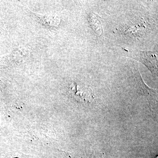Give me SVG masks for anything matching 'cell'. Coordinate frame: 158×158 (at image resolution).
<instances>
[{"label":"cell","mask_w":158,"mask_h":158,"mask_svg":"<svg viewBox=\"0 0 158 158\" xmlns=\"http://www.w3.org/2000/svg\"><path fill=\"white\" fill-rule=\"evenodd\" d=\"M100 18L98 15L93 13L90 15L89 21L91 27L98 36H101L103 33Z\"/></svg>","instance_id":"cell-4"},{"label":"cell","mask_w":158,"mask_h":158,"mask_svg":"<svg viewBox=\"0 0 158 158\" xmlns=\"http://www.w3.org/2000/svg\"><path fill=\"white\" fill-rule=\"evenodd\" d=\"M69 93L73 98L80 103H90L93 101V91L84 84L73 83L69 87Z\"/></svg>","instance_id":"cell-1"},{"label":"cell","mask_w":158,"mask_h":158,"mask_svg":"<svg viewBox=\"0 0 158 158\" xmlns=\"http://www.w3.org/2000/svg\"><path fill=\"white\" fill-rule=\"evenodd\" d=\"M133 73L134 74L135 77L136 78L138 85H140L141 89H143V92L145 93V95L147 97L148 99L149 100L150 104L153 103V102L157 101L156 98L157 97V93L155 90L151 89L144 84L142 79L141 75L138 71V69L137 66L134 65L133 69Z\"/></svg>","instance_id":"cell-2"},{"label":"cell","mask_w":158,"mask_h":158,"mask_svg":"<svg viewBox=\"0 0 158 158\" xmlns=\"http://www.w3.org/2000/svg\"><path fill=\"white\" fill-rule=\"evenodd\" d=\"M140 59L152 72L157 71V59L156 54L152 52H141Z\"/></svg>","instance_id":"cell-3"}]
</instances>
